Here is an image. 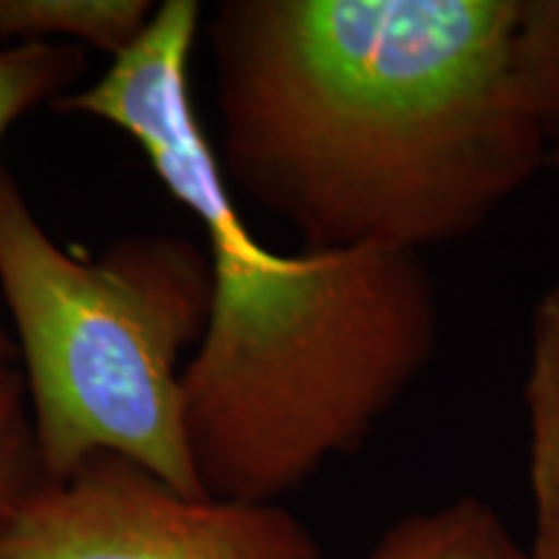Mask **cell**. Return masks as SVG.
<instances>
[{
    "label": "cell",
    "instance_id": "obj_1",
    "mask_svg": "<svg viewBox=\"0 0 559 559\" xmlns=\"http://www.w3.org/2000/svg\"><path fill=\"white\" fill-rule=\"evenodd\" d=\"M519 0H223L215 158L304 249L469 239L549 160L513 73Z\"/></svg>",
    "mask_w": 559,
    "mask_h": 559
},
{
    "label": "cell",
    "instance_id": "obj_2",
    "mask_svg": "<svg viewBox=\"0 0 559 559\" xmlns=\"http://www.w3.org/2000/svg\"><path fill=\"white\" fill-rule=\"evenodd\" d=\"M202 19L198 0H164L102 79L50 109L135 140L200 223L213 290L181 370L187 438L210 498L267 506L358 451L400 407L436 358L440 298L423 254H280L251 234L194 107Z\"/></svg>",
    "mask_w": 559,
    "mask_h": 559
},
{
    "label": "cell",
    "instance_id": "obj_3",
    "mask_svg": "<svg viewBox=\"0 0 559 559\" xmlns=\"http://www.w3.org/2000/svg\"><path fill=\"white\" fill-rule=\"evenodd\" d=\"M210 257L181 234L66 249L0 169V296L45 479L115 453L187 498H210L185 425L181 358L205 332Z\"/></svg>",
    "mask_w": 559,
    "mask_h": 559
},
{
    "label": "cell",
    "instance_id": "obj_4",
    "mask_svg": "<svg viewBox=\"0 0 559 559\" xmlns=\"http://www.w3.org/2000/svg\"><path fill=\"white\" fill-rule=\"evenodd\" d=\"M0 559H321L277 502L187 498L135 461L96 453L45 479L0 526Z\"/></svg>",
    "mask_w": 559,
    "mask_h": 559
},
{
    "label": "cell",
    "instance_id": "obj_5",
    "mask_svg": "<svg viewBox=\"0 0 559 559\" xmlns=\"http://www.w3.org/2000/svg\"><path fill=\"white\" fill-rule=\"evenodd\" d=\"M528 481L534 502L536 559H559V280L531 319L528 373Z\"/></svg>",
    "mask_w": 559,
    "mask_h": 559
},
{
    "label": "cell",
    "instance_id": "obj_6",
    "mask_svg": "<svg viewBox=\"0 0 559 559\" xmlns=\"http://www.w3.org/2000/svg\"><path fill=\"white\" fill-rule=\"evenodd\" d=\"M151 0H0V47L73 45L122 55L148 29Z\"/></svg>",
    "mask_w": 559,
    "mask_h": 559
},
{
    "label": "cell",
    "instance_id": "obj_7",
    "mask_svg": "<svg viewBox=\"0 0 559 559\" xmlns=\"http://www.w3.org/2000/svg\"><path fill=\"white\" fill-rule=\"evenodd\" d=\"M368 559H536L487 502L461 498L394 523Z\"/></svg>",
    "mask_w": 559,
    "mask_h": 559
},
{
    "label": "cell",
    "instance_id": "obj_8",
    "mask_svg": "<svg viewBox=\"0 0 559 559\" xmlns=\"http://www.w3.org/2000/svg\"><path fill=\"white\" fill-rule=\"evenodd\" d=\"M88 60L73 45L0 47V145L16 124L41 104H52L75 91ZM3 169V166H0ZM0 362H16V342L0 321Z\"/></svg>",
    "mask_w": 559,
    "mask_h": 559
},
{
    "label": "cell",
    "instance_id": "obj_9",
    "mask_svg": "<svg viewBox=\"0 0 559 559\" xmlns=\"http://www.w3.org/2000/svg\"><path fill=\"white\" fill-rule=\"evenodd\" d=\"M510 52L521 96L551 145L559 138V0H519Z\"/></svg>",
    "mask_w": 559,
    "mask_h": 559
},
{
    "label": "cell",
    "instance_id": "obj_10",
    "mask_svg": "<svg viewBox=\"0 0 559 559\" xmlns=\"http://www.w3.org/2000/svg\"><path fill=\"white\" fill-rule=\"evenodd\" d=\"M41 479L19 362H0V526Z\"/></svg>",
    "mask_w": 559,
    "mask_h": 559
},
{
    "label": "cell",
    "instance_id": "obj_11",
    "mask_svg": "<svg viewBox=\"0 0 559 559\" xmlns=\"http://www.w3.org/2000/svg\"><path fill=\"white\" fill-rule=\"evenodd\" d=\"M547 169H559V138L551 140V145H549V160H547Z\"/></svg>",
    "mask_w": 559,
    "mask_h": 559
}]
</instances>
